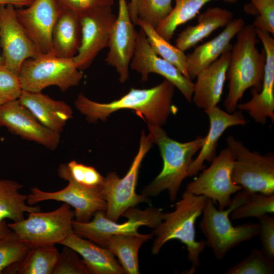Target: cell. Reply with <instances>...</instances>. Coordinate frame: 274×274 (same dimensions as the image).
<instances>
[{
  "mask_svg": "<svg viewBox=\"0 0 274 274\" xmlns=\"http://www.w3.org/2000/svg\"><path fill=\"white\" fill-rule=\"evenodd\" d=\"M175 86L164 79L159 84L148 89L131 88L119 99L108 103L93 101L82 93L74 105L90 123L106 121L112 113L120 110H134L147 124L162 126L171 114L177 112L173 104Z\"/></svg>",
  "mask_w": 274,
  "mask_h": 274,
  "instance_id": "1",
  "label": "cell"
},
{
  "mask_svg": "<svg viewBox=\"0 0 274 274\" xmlns=\"http://www.w3.org/2000/svg\"><path fill=\"white\" fill-rule=\"evenodd\" d=\"M207 198L186 191L176 204L175 210L163 214L162 221L152 230L155 236L151 252L157 255L168 241L177 239L184 244L191 265L187 273L192 274L200 265V255L207 246L205 240L196 241L195 223L202 214Z\"/></svg>",
  "mask_w": 274,
  "mask_h": 274,
  "instance_id": "2",
  "label": "cell"
},
{
  "mask_svg": "<svg viewBox=\"0 0 274 274\" xmlns=\"http://www.w3.org/2000/svg\"><path fill=\"white\" fill-rule=\"evenodd\" d=\"M236 41L230 50L226 73L228 92L224 106L228 113L236 110L238 101L249 88L257 91L263 81L265 54L258 50L257 35L252 25H244L236 34Z\"/></svg>",
  "mask_w": 274,
  "mask_h": 274,
  "instance_id": "3",
  "label": "cell"
},
{
  "mask_svg": "<svg viewBox=\"0 0 274 274\" xmlns=\"http://www.w3.org/2000/svg\"><path fill=\"white\" fill-rule=\"evenodd\" d=\"M148 135L159 148L163 166L159 174L143 188L142 194L153 197L166 190L169 200L173 202L183 181L188 177L189 165L200 150L203 137L199 136L192 141L181 143L169 137L162 126L148 124Z\"/></svg>",
  "mask_w": 274,
  "mask_h": 274,
  "instance_id": "4",
  "label": "cell"
},
{
  "mask_svg": "<svg viewBox=\"0 0 274 274\" xmlns=\"http://www.w3.org/2000/svg\"><path fill=\"white\" fill-rule=\"evenodd\" d=\"M250 193L242 189L232 199L228 209L223 210L218 209L211 199L206 200L199 227L206 237L207 246L218 260L223 259L241 243L258 235V224L247 223L233 226L229 218L232 211L245 202Z\"/></svg>",
  "mask_w": 274,
  "mask_h": 274,
  "instance_id": "5",
  "label": "cell"
},
{
  "mask_svg": "<svg viewBox=\"0 0 274 274\" xmlns=\"http://www.w3.org/2000/svg\"><path fill=\"white\" fill-rule=\"evenodd\" d=\"M83 76L74 58L59 57L51 52L25 60L18 75L22 90L35 92L51 86L65 92L77 86Z\"/></svg>",
  "mask_w": 274,
  "mask_h": 274,
  "instance_id": "6",
  "label": "cell"
},
{
  "mask_svg": "<svg viewBox=\"0 0 274 274\" xmlns=\"http://www.w3.org/2000/svg\"><path fill=\"white\" fill-rule=\"evenodd\" d=\"M74 212L65 203L52 211L28 213L27 218L8 223L19 241L29 248L60 244L74 232Z\"/></svg>",
  "mask_w": 274,
  "mask_h": 274,
  "instance_id": "7",
  "label": "cell"
},
{
  "mask_svg": "<svg viewBox=\"0 0 274 274\" xmlns=\"http://www.w3.org/2000/svg\"><path fill=\"white\" fill-rule=\"evenodd\" d=\"M153 143L144 131L142 132L138 152L126 174L120 178L116 172H110L104 178L100 194L107 203L106 217L117 222L123 213L142 202H149V197L136 193L140 168L142 161Z\"/></svg>",
  "mask_w": 274,
  "mask_h": 274,
  "instance_id": "8",
  "label": "cell"
},
{
  "mask_svg": "<svg viewBox=\"0 0 274 274\" xmlns=\"http://www.w3.org/2000/svg\"><path fill=\"white\" fill-rule=\"evenodd\" d=\"M234 155L233 182L250 193L274 194V156L251 151L233 136L226 140Z\"/></svg>",
  "mask_w": 274,
  "mask_h": 274,
  "instance_id": "9",
  "label": "cell"
},
{
  "mask_svg": "<svg viewBox=\"0 0 274 274\" xmlns=\"http://www.w3.org/2000/svg\"><path fill=\"white\" fill-rule=\"evenodd\" d=\"M162 210L149 207L142 210L135 207L126 211L122 216L126 222L119 223L108 219L105 212L96 213L92 218L86 222L73 220L74 232L77 235L104 247L107 238L114 234H138L142 226L156 228L162 221Z\"/></svg>",
  "mask_w": 274,
  "mask_h": 274,
  "instance_id": "10",
  "label": "cell"
},
{
  "mask_svg": "<svg viewBox=\"0 0 274 274\" xmlns=\"http://www.w3.org/2000/svg\"><path fill=\"white\" fill-rule=\"evenodd\" d=\"M234 159L233 154L228 147L222 150L210 166L187 184L185 191L205 196L214 203H218L219 210L225 209L231 203V195L242 189L231 179Z\"/></svg>",
  "mask_w": 274,
  "mask_h": 274,
  "instance_id": "11",
  "label": "cell"
},
{
  "mask_svg": "<svg viewBox=\"0 0 274 274\" xmlns=\"http://www.w3.org/2000/svg\"><path fill=\"white\" fill-rule=\"evenodd\" d=\"M111 7L97 8L80 16L81 44L73 58L80 71L87 68L98 54L108 47L110 32L116 18Z\"/></svg>",
  "mask_w": 274,
  "mask_h": 274,
  "instance_id": "12",
  "label": "cell"
},
{
  "mask_svg": "<svg viewBox=\"0 0 274 274\" xmlns=\"http://www.w3.org/2000/svg\"><path fill=\"white\" fill-rule=\"evenodd\" d=\"M0 44L4 64L19 75L23 63L40 54L19 22L15 7L0 5Z\"/></svg>",
  "mask_w": 274,
  "mask_h": 274,
  "instance_id": "13",
  "label": "cell"
},
{
  "mask_svg": "<svg viewBox=\"0 0 274 274\" xmlns=\"http://www.w3.org/2000/svg\"><path fill=\"white\" fill-rule=\"evenodd\" d=\"M67 182L65 188L54 192L31 188L27 203L32 206L46 200L62 202L74 208V220L80 222L90 221L98 212H106L107 203L99 191L85 188L73 181Z\"/></svg>",
  "mask_w": 274,
  "mask_h": 274,
  "instance_id": "14",
  "label": "cell"
},
{
  "mask_svg": "<svg viewBox=\"0 0 274 274\" xmlns=\"http://www.w3.org/2000/svg\"><path fill=\"white\" fill-rule=\"evenodd\" d=\"M130 66L141 75L143 81H146L151 73L162 76L179 90L187 101H191L194 83L175 65L153 51L141 29L137 33L135 48Z\"/></svg>",
  "mask_w": 274,
  "mask_h": 274,
  "instance_id": "15",
  "label": "cell"
},
{
  "mask_svg": "<svg viewBox=\"0 0 274 274\" xmlns=\"http://www.w3.org/2000/svg\"><path fill=\"white\" fill-rule=\"evenodd\" d=\"M131 19L126 0H118V12L111 29L106 63L115 67L119 80L124 83L129 77V67L134 54L138 31Z\"/></svg>",
  "mask_w": 274,
  "mask_h": 274,
  "instance_id": "16",
  "label": "cell"
},
{
  "mask_svg": "<svg viewBox=\"0 0 274 274\" xmlns=\"http://www.w3.org/2000/svg\"><path fill=\"white\" fill-rule=\"evenodd\" d=\"M0 126L5 127L23 139L34 142L51 150H55L60 141V133L43 125L18 99L0 106Z\"/></svg>",
  "mask_w": 274,
  "mask_h": 274,
  "instance_id": "17",
  "label": "cell"
},
{
  "mask_svg": "<svg viewBox=\"0 0 274 274\" xmlns=\"http://www.w3.org/2000/svg\"><path fill=\"white\" fill-rule=\"evenodd\" d=\"M56 0H33L16 9L17 18L40 54L52 51L53 28L60 12Z\"/></svg>",
  "mask_w": 274,
  "mask_h": 274,
  "instance_id": "18",
  "label": "cell"
},
{
  "mask_svg": "<svg viewBox=\"0 0 274 274\" xmlns=\"http://www.w3.org/2000/svg\"><path fill=\"white\" fill-rule=\"evenodd\" d=\"M255 29L265 54L263 81L260 91L252 88L251 99L237 104V108L247 112L257 123L265 125L268 118L274 122V39L269 32Z\"/></svg>",
  "mask_w": 274,
  "mask_h": 274,
  "instance_id": "19",
  "label": "cell"
},
{
  "mask_svg": "<svg viewBox=\"0 0 274 274\" xmlns=\"http://www.w3.org/2000/svg\"><path fill=\"white\" fill-rule=\"evenodd\" d=\"M204 112L210 120L209 132L203 137L198 154L189 165L188 177L196 175L199 171L204 169L205 161L211 162L216 156L219 140L228 128L247 124L246 120L241 110L228 113L216 106L204 110Z\"/></svg>",
  "mask_w": 274,
  "mask_h": 274,
  "instance_id": "20",
  "label": "cell"
},
{
  "mask_svg": "<svg viewBox=\"0 0 274 274\" xmlns=\"http://www.w3.org/2000/svg\"><path fill=\"white\" fill-rule=\"evenodd\" d=\"M230 59V50L222 54L196 76L191 101L198 108L204 111L217 106L220 101Z\"/></svg>",
  "mask_w": 274,
  "mask_h": 274,
  "instance_id": "21",
  "label": "cell"
},
{
  "mask_svg": "<svg viewBox=\"0 0 274 274\" xmlns=\"http://www.w3.org/2000/svg\"><path fill=\"white\" fill-rule=\"evenodd\" d=\"M18 100L41 123L59 133L73 117V110L65 102L55 100L42 92L22 90Z\"/></svg>",
  "mask_w": 274,
  "mask_h": 274,
  "instance_id": "22",
  "label": "cell"
},
{
  "mask_svg": "<svg viewBox=\"0 0 274 274\" xmlns=\"http://www.w3.org/2000/svg\"><path fill=\"white\" fill-rule=\"evenodd\" d=\"M245 25L242 18L232 19L223 30L211 40L197 47L187 55L186 66L190 80L215 61L224 53L231 50L230 42Z\"/></svg>",
  "mask_w": 274,
  "mask_h": 274,
  "instance_id": "23",
  "label": "cell"
},
{
  "mask_svg": "<svg viewBox=\"0 0 274 274\" xmlns=\"http://www.w3.org/2000/svg\"><path fill=\"white\" fill-rule=\"evenodd\" d=\"M60 245L75 251L82 258L89 274H124L113 253L108 248L80 237L74 232Z\"/></svg>",
  "mask_w": 274,
  "mask_h": 274,
  "instance_id": "24",
  "label": "cell"
},
{
  "mask_svg": "<svg viewBox=\"0 0 274 274\" xmlns=\"http://www.w3.org/2000/svg\"><path fill=\"white\" fill-rule=\"evenodd\" d=\"M233 18L229 10L218 7L209 8L197 17V23L182 30L176 40V46L185 51L194 46L218 28L225 26Z\"/></svg>",
  "mask_w": 274,
  "mask_h": 274,
  "instance_id": "25",
  "label": "cell"
},
{
  "mask_svg": "<svg viewBox=\"0 0 274 274\" xmlns=\"http://www.w3.org/2000/svg\"><path fill=\"white\" fill-rule=\"evenodd\" d=\"M81 40L80 17L61 9L52 32L51 53L59 57L73 58L78 51Z\"/></svg>",
  "mask_w": 274,
  "mask_h": 274,
  "instance_id": "26",
  "label": "cell"
},
{
  "mask_svg": "<svg viewBox=\"0 0 274 274\" xmlns=\"http://www.w3.org/2000/svg\"><path fill=\"white\" fill-rule=\"evenodd\" d=\"M152 233L114 234L109 236L104 247L117 258L127 274L140 273L139 252L142 245L151 239Z\"/></svg>",
  "mask_w": 274,
  "mask_h": 274,
  "instance_id": "27",
  "label": "cell"
},
{
  "mask_svg": "<svg viewBox=\"0 0 274 274\" xmlns=\"http://www.w3.org/2000/svg\"><path fill=\"white\" fill-rule=\"evenodd\" d=\"M22 188L15 181L0 179V223L7 219L18 222L25 218V213L41 211L40 207L27 203V195L19 192Z\"/></svg>",
  "mask_w": 274,
  "mask_h": 274,
  "instance_id": "28",
  "label": "cell"
},
{
  "mask_svg": "<svg viewBox=\"0 0 274 274\" xmlns=\"http://www.w3.org/2000/svg\"><path fill=\"white\" fill-rule=\"evenodd\" d=\"M59 253L55 245L29 248L21 260L8 267L3 273L52 274Z\"/></svg>",
  "mask_w": 274,
  "mask_h": 274,
  "instance_id": "29",
  "label": "cell"
},
{
  "mask_svg": "<svg viewBox=\"0 0 274 274\" xmlns=\"http://www.w3.org/2000/svg\"><path fill=\"white\" fill-rule=\"evenodd\" d=\"M135 24L144 31L153 51L160 57L175 65L190 79L187 71V55L177 46L172 45L160 35L156 29L144 21L138 19Z\"/></svg>",
  "mask_w": 274,
  "mask_h": 274,
  "instance_id": "30",
  "label": "cell"
},
{
  "mask_svg": "<svg viewBox=\"0 0 274 274\" xmlns=\"http://www.w3.org/2000/svg\"><path fill=\"white\" fill-rule=\"evenodd\" d=\"M212 0H175L173 10L156 28L157 32L163 38L169 41L177 28L192 19L199 13L207 3ZM234 3L237 0H224Z\"/></svg>",
  "mask_w": 274,
  "mask_h": 274,
  "instance_id": "31",
  "label": "cell"
},
{
  "mask_svg": "<svg viewBox=\"0 0 274 274\" xmlns=\"http://www.w3.org/2000/svg\"><path fill=\"white\" fill-rule=\"evenodd\" d=\"M57 172L62 179L73 181L85 188L100 192L105 177L92 166L72 160L60 164Z\"/></svg>",
  "mask_w": 274,
  "mask_h": 274,
  "instance_id": "32",
  "label": "cell"
},
{
  "mask_svg": "<svg viewBox=\"0 0 274 274\" xmlns=\"http://www.w3.org/2000/svg\"><path fill=\"white\" fill-rule=\"evenodd\" d=\"M274 213V194L251 193L247 200L230 213L233 220L248 217L259 218L266 214Z\"/></svg>",
  "mask_w": 274,
  "mask_h": 274,
  "instance_id": "33",
  "label": "cell"
},
{
  "mask_svg": "<svg viewBox=\"0 0 274 274\" xmlns=\"http://www.w3.org/2000/svg\"><path fill=\"white\" fill-rule=\"evenodd\" d=\"M225 274H273L274 260L261 249H253L247 257L229 268Z\"/></svg>",
  "mask_w": 274,
  "mask_h": 274,
  "instance_id": "34",
  "label": "cell"
},
{
  "mask_svg": "<svg viewBox=\"0 0 274 274\" xmlns=\"http://www.w3.org/2000/svg\"><path fill=\"white\" fill-rule=\"evenodd\" d=\"M173 0H136L138 19L156 28L173 10Z\"/></svg>",
  "mask_w": 274,
  "mask_h": 274,
  "instance_id": "35",
  "label": "cell"
},
{
  "mask_svg": "<svg viewBox=\"0 0 274 274\" xmlns=\"http://www.w3.org/2000/svg\"><path fill=\"white\" fill-rule=\"evenodd\" d=\"M29 249L14 233L0 239V273H3L11 265L21 260Z\"/></svg>",
  "mask_w": 274,
  "mask_h": 274,
  "instance_id": "36",
  "label": "cell"
},
{
  "mask_svg": "<svg viewBox=\"0 0 274 274\" xmlns=\"http://www.w3.org/2000/svg\"><path fill=\"white\" fill-rule=\"evenodd\" d=\"M63 246L52 274H89L79 255L73 249Z\"/></svg>",
  "mask_w": 274,
  "mask_h": 274,
  "instance_id": "37",
  "label": "cell"
},
{
  "mask_svg": "<svg viewBox=\"0 0 274 274\" xmlns=\"http://www.w3.org/2000/svg\"><path fill=\"white\" fill-rule=\"evenodd\" d=\"M257 12L252 26L274 34V0H250Z\"/></svg>",
  "mask_w": 274,
  "mask_h": 274,
  "instance_id": "38",
  "label": "cell"
},
{
  "mask_svg": "<svg viewBox=\"0 0 274 274\" xmlns=\"http://www.w3.org/2000/svg\"><path fill=\"white\" fill-rule=\"evenodd\" d=\"M18 75L4 63L0 65V99L8 101L18 99L22 92Z\"/></svg>",
  "mask_w": 274,
  "mask_h": 274,
  "instance_id": "39",
  "label": "cell"
},
{
  "mask_svg": "<svg viewBox=\"0 0 274 274\" xmlns=\"http://www.w3.org/2000/svg\"><path fill=\"white\" fill-rule=\"evenodd\" d=\"M259 233L262 244L261 250L269 258H274V218L266 214L258 218Z\"/></svg>",
  "mask_w": 274,
  "mask_h": 274,
  "instance_id": "40",
  "label": "cell"
},
{
  "mask_svg": "<svg viewBox=\"0 0 274 274\" xmlns=\"http://www.w3.org/2000/svg\"><path fill=\"white\" fill-rule=\"evenodd\" d=\"M61 10L75 13L79 17L92 10L112 6L113 0H56Z\"/></svg>",
  "mask_w": 274,
  "mask_h": 274,
  "instance_id": "41",
  "label": "cell"
},
{
  "mask_svg": "<svg viewBox=\"0 0 274 274\" xmlns=\"http://www.w3.org/2000/svg\"><path fill=\"white\" fill-rule=\"evenodd\" d=\"M33 0H0L1 5H11L14 7H26L29 5Z\"/></svg>",
  "mask_w": 274,
  "mask_h": 274,
  "instance_id": "42",
  "label": "cell"
},
{
  "mask_svg": "<svg viewBox=\"0 0 274 274\" xmlns=\"http://www.w3.org/2000/svg\"><path fill=\"white\" fill-rule=\"evenodd\" d=\"M128 10L131 19L134 24H135L138 19L136 12V0H130L129 4L128 5Z\"/></svg>",
  "mask_w": 274,
  "mask_h": 274,
  "instance_id": "43",
  "label": "cell"
},
{
  "mask_svg": "<svg viewBox=\"0 0 274 274\" xmlns=\"http://www.w3.org/2000/svg\"><path fill=\"white\" fill-rule=\"evenodd\" d=\"M13 231L8 226L6 220L0 223V239L13 234Z\"/></svg>",
  "mask_w": 274,
  "mask_h": 274,
  "instance_id": "44",
  "label": "cell"
},
{
  "mask_svg": "<svg viewBox=\"0 0 274 274\" xmlns=\"http://www.w3.org/2000/svg\"><path fill=\"white\" fill-rule=\"evenodd\" d=\"M4 63L3 58L0 54V65Z\"/></svg>",
  "mask_w": 274,
  "mask_h": 274,
  "instance_id": "45",
  "label": "cell"
},
{
  "mask_svg": "<svg viewBox=\"0 0 274 274\" xmlns=\"http://www.w3.org/2000/svg\"><path fill=\"white\" fill-rule=\"evenodd\" d=\"M5 102H7V101H5V100L3 99H0V106H1L3 104H4Z\"/></svg>",
  "mask_w": 274,
  "mask_h": 274,
  "instance_id": "46",
  "label": "cell"
}]
</instances>
